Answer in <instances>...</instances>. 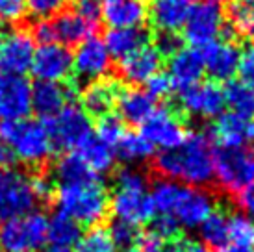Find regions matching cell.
Masks as SVG:
<instances>
[{
  "label": "cell",
  "mask_w": 254,
  "mask_h": 252,
  "mask_svg": "<svg viewBox=\"0 0 254 252\" xmlns=\"http://www.w3.org/2000/svg\"><path fill=\"white\" fill-rule=\"evenodd\" d=\"M210 2H217V4H219V2H223V0H210Z\"/></svg>",
  "instance_id": "obj_54"
},
{
  "label": "cell",
  "mask_w": 254,
  "mask_h": 252,
  "mask_svg": "<svg viewBox=\"0 0 254 252\" xmlns=\"http://www.w3.org/2000/svg\"><path fill=\"white\" fill-rule=\"evenodd\" d=\"M30 70L37 82L62 84L72 74V54L60 43H43L39 49H36Z\"/></svg>",
  "instance_id": "obj_16"
},
{
  "label": "cell",
  "mask_w": 254,
  "mask_h": 252,
  "mask_svg": "<svg viewBox=\"0 0 254 252\" xmlns=\"http://www.w3.org/2000/svg\"><path fill=\"white\" fill-rule=\"evenodd\" d=\"M240 2H254V0H240Z\"/></svg>",
  "instance_id": "obj_53"
},
{
  "label": "cell",
  "mask_w": 254,
  "mask_h": 252,
  "mask_svg": "<svg viewBox=\"0 0 254 252\" xmlns=\"http://www.w3.org/2000/svg\"><path fill=\"white\" fill-rule=\"evenodd\" d=\"M135 247L141 252H163L167 247V241L162 236H158L154 230H148L143 236H139Z\"/></svg>",
  "instance_id": "obj_43"
},
{
  "label": "cell",
  "mask_w": 254,
  "mask_h": 252,
  "mask_svg": "<svg viewBox=\"0 0 254 252\" xmlns=\"http://www.w3.org/2000/svg\"><path fill=\"white\" fill-rule=\"evenodd\" d=\"M147 91L152 95V97L158 100V98H163L167 97L171 91H173V85H171L169 78L165 76V72H160V74H156L154 78H150L147 84Z\"/></svg>",
  "instance_id": "obj_44"
},
{
  "label": "cell",
  "mask_w": 254,
  "mask_h": 252,
  "mask_svg": "<svg viewBox=\"0 0 254 252\" xmlns=\"http://www.w3.org/2000/svg\"><path fill=\"white\" fill-rule=\"evenodd\" d=\"M204 72H210L213 80H230L238 72L241 50L232 41L217 39L200 50Z\"/></svg>",
  "instance_id": "obj_21"
},
{
  "label": "cell",
  "mask_w": 254,
  "mask_h": 252,
  "mask_svg": "<svg viewBox=\"0 0 254 252\" xmlns=\"http://www.w3.org/2000/svg\"><path fill=\"white\" fill-rule=\"evenodd\" d=\"M99 9L110 28H143L148 19L147 0H100Z\"/></svg>",
  "instance_id": "obj_19"
},
{
  "label": "cell",
  "mask_w": 254,
  "mask_h": 252,
  "mask_svg": "<svg viewBox=\"0 0 254 252\" xmlns=\"http://www.w3.org/2000/svg\"><path fill=\"white\" fill-rule=\"evenodd\" d=\"M104 43L110 56L121 62L123 58L147 45V32L143 28H110Z\"/></svg>",
  "instance_id": "obj_28"
},
{
  "label": "cell",
  "mask_w": 254,
  "mask_h": 252,
  "mask_svg": "<svg viewBox=\"0 0 254 252\" xmlns=\"http://www.w3.org/2000/svg\"><path fill=\"white\" fill-rule=\"evenodd\" d=\"M230 22L232 28L245 37L247 41L254 43V2H238L230 7Z\"/></svg>",
  "instance_id": "obj_34"
},
{
  "label": "cell",
  "mask_w": 254,
  "mask_h": 252,
  "mask_svg": "<svg viewBox=\"0 0 254 252\" xmlns=\"http://www.w3.org/2000/svg\"><path fill=\"white\" fill-rule=\"evenodd\" d=\"M69 0H26V11L39 21H49L65 11Z\"/></svg>",
  "instance_id": "obj_38"
},
{
  "label": "cell",
  "mask_w": 254,
  "mask_h": 252,
  "mask_svg": "<svg viewBox=\"0 0 254 252\" xmlns=\"http://www.w3.org/2000/svg\"><path fill=\"white\" fill-rule=\"evenodd\" d=\"M97 24L89 22L82 15L72 11H62L49 21H39L34 28V37L41 43H60V45H78L93 34Z\"/></svg>",
  "instance_id": "obj_11"
},
{
  "label": "cell",
  "mask_w": 254,
  "mask_h": 252,
  "mask_svg": "<svg viewBox=\"0 0 254 252\" xmlns=\"http://www.w3.org/2000/svg\"><path fill=\"white\" fill-rule=\"evenodd\" d=\"M238 74L243 84L254 89V43H249L240 54V65H238Z\"/></svg>",
  "instance_id": "obj_41"
},
{
  "label": "cell",
  "mask_w": 254,
  "mask_h": 252,
  "mask_svg": "<svg viewBox=\"0 0 254 252\" xmlns=\"http://www.w3.org/2000/svg\"><path fill=\"white\" fill-rule=\"evenodd\" d=\"M26 13V0H0V22L17 24Z\"/></svg>",
  "instance_id": "obj_40"
},
{
  "label": "cell",
  "mask_w": 254,
  "mask_h": 252,
  "mask_svg": "<svg viewBox=\"0 0 254 252\" xmlns=\"http://www.w3.org/2000/svg\"><path fill=\"white\" fill-rule=\"evenodd\" d=\"M108 234H110L112 241L115 243V247H121L123 251L134 247L135 243H137V239H139L137 226H134V224H130V223H125V221H119V219L113 221Z\"/></svg>",
  "instance_id": "obj_37"
},
{
  "label": "cell",
  "mask_w": 254,
  "mask_h": 252,
  "mask_svg": "<svg viewBox=\"0 0 254 252\" xmlns=\"http://www.w3.org/2000/svg\"><path fill=\"white\" fill-rule=\"evenodd\" d=\"M213 178L228 195H238L254 180V147H221L213 152Z\"/></svg>",
  "instance_id": "obj_7"
},
{
  "label": "cell",
  "mask_w": 254,
  "mask_h": 252,
  "mask_svg": "<svg viewBox=\"0 0 254 252\" xmlns=\"http://www.w3.org/2000/svg\"><path fill=\"white\" fill-rule=\"evenodd\" d=\"M69 97H71V91L64 84L37 82L36 85H32V110L37 115L50 119L64 106H67Z\"/></svg>",
  "instance_id": "obj_26"
},
{
  "label": "cell",
  "mask_w": 254,
  "mask_h": 252,
  "mask_svg": "<svg viewBox=\"0 0 254 252\" xmlns=\"http://www.w3.org/2000/svg\"><path fill=\"white\" fill-rule=\"evenodd\" d=\"M47 130L54 148L71 150L76 148L91 133V117L82 106L67 104L47 123Z\"/></svg>",
  "instance_id": "obj_10"
},
{
  "label": "cell",
  "mask_w": 254,
  "mask_h": 252,
  "mask_svg": "<svg viewBox=\"0 0 254 252\" xmlns=\"http://www.w3.org/2000/svg\"><path fill=\"white\" fill-rule=\"evenodd\" d=\"M9 160H11V156H9V150H7L6 143L2 141V137H0V167H7Z\"/></svg>",
  "instance_id": "obj_50"
},
{
  "label": "cell",
  "mask_w": 254,
  "mask_h": 252,
  "mask_svg": "<svg viewBox=\"0 0 254 252\" xmlns=\"http://www.w3.org/2000/svg\"><path fill=\"white\" fill-rule=\"evenodd\" d=\"M36 54V37L22 28H13L0 37V69L9 74L30 70Z\"/></svg>",
  "instance_id": "obj_15"
},
{
  "label": "cell",
  "mask_w": 254,
  "mask_h": 252,
  "mask_svg": "<svg viewBox=\"0 0 254 252\" xmlns=\"http://www.w3.org/2000/svg\"><path fill=\"white\" fill-rule=\"evenodd\" d=\"M112 60L113 58L108 52L104 39L89 35L76 45V50L72 54V72L87 84L97 82L110 72Z\"/></svg>",
  "instance_id": "obj_14"
},
{
  "label": "cell",
  "mask_w": 254,
  "mask_h": 252,
  "mask_svg": "<svg viewBox=\"0 0 254 252\" xmlns=\"http://www.w3.org/2000/svg\"><path fill=\"white\" fill-rule=\"evenodd\" d=\"M228 243L254 247V219L245 213L228 215Z\"/></svg>",
  "instance_id": "obj_35"
},
{
  "label": "cell",
  "mask_w": 254,
  "mask_h": 252,
  "mask_svg": "<svg viewBox=\"0 0 254 252\" xmlns=\"http://www.w3.org/2000/svg\"><path fill=\"white\" fill-rule=\"evenodd\" d=\"M195 6V0H150L148 17L160 32H175L184 28V22Z\"/></svg>",
  "instance_id": "obj_24"
},
{
  "label": "cell",
  "mask_w": 254,
  "mask_h": 252,
  "mask_svg": "<svg viewBox=\"0 0 254 252\" xmlns=\"http://www.w3.org/2000/svg\"><path fill=\"white\" fill-rule=\"evenodd\" d=\"M141 135L152 148L169 150L177 147L186 137V126L180 115L167 108H156L154 113L141 125Z\"/></svg>",
  "instance_id": "obj_17"
},
{
  "label": "cell",
  "mask_w": 254,
  "mask_h": 252,
  "mask_svg": "<svg viewBox=\"0 0 254 252\" xmlns=\"http://www.w3.org/2000/svg\"><path fill=\"white\" fill-rule=\"evenodd\" d=\"M123 252H141V251H139V249H137V247H130V249H125V251H123Z\"/></svg>",
  "instance_id": "obj_52"
},
{
  "label": "cell",
  "mask_w": 254,
  "mask_h": 252,
  "mask_svg": "<svg viewBox=\"0 0 254 252\" xmlns=\"http://www.w3.org/2000/svg\"><path fill=\"white\" fill-rule=\"evenodd\" d=\"M76 156L95 175H106L115 167V147L102 141L97 133H89L76 147Z\"/></svg>",
  "instance_id": "obj_25"
},
{
  "label": "cell",
  "mask_w": 254,
  "mask_h": 252,
  "mask_svg": "<svg viewBox=\"0 0 254 252\" xmlns=\"http://www.w3.org/2000/svg\"><path fill=\"white\" fill-rule=\"evenodd\" d=\"M204 74V63H202V54L200 50L193 49H178L175 54L169 56L167 62V74L173 89L182 91L190 85L197 84L202 80Z\"/></svg>",
  "instance_id": "obj_20"
},
{
  "label": "cell",
  "mask_w": 254,
  "mask_h": 252,
  "mask_svg": "<svg viewBox=\"0 0 254 252\" xmlns=\"http://www.w3.org/2000/svg\"><path fill=\"white\" fill-rule=\"evenodd\" d=\"M217 252H254V247L236 245V243H225L223 247H219Z\"/></svg>",
  "instance_id": "obj_49"
},
{
  "label": "cell",
  "mask_w": 254,
  "mask_h": 252,
  "mask_svg": "<svg viewBox=\"0 0 254 252\" xmlns=\"http://www.w3.org/2000/svg\"><path fill=\"white\" fill-rule=\"evenodd\" d=\"M198 232L206 247H223L228 243V215L223 211H213L198 226Z\"/></svg>",
  "instance_id": "obj_33"
},
{
  "label": "cell",
  "mask_w": 254,
  "mask_h": 252,
  "mask_svg": "<svg viewBox=\"0 0 254 252\" xmlns=\"http://www.w3.org/2000/svg\"><path fill=\"white\" fill-rule=\"evenodd\" d=\"M225 89V104L230 108V112L243 115V117H251L254 119V89L243 84L241 80L238 82H230V84L223 87Z\"/></svg>",
  "instance_id": "obj_32"
},
{
  "label": "cell",
  "mask_w": 254,
  "mask_h": 252,
  "mask_svg": "<svg viewBox=\"0 0 254 252\" xmlns=\"http://www.w3.org/2000/svg\"><path fill=\"white\" fill-rule=\"evenodd\" d=\"M162 63L163 56L156 50L154 45H143L141 49L121 60L119 72L125 82L137 87V85H145L150 78L160 74Z\"/></svg>",
  "instance_id": "obj_18"
},
{
  "label": "cell",
  "mask_w": 254,
  "mask_h": 252,
  "mask_svg": "<svg viewBox=\"0 0 254 252\" xmlns=\"http://www.w3.org/2000/svg\"><path fill=\"white\" fill-rule=\"evenodd\" d=\"M156 100L147 89L143 87H128L125 91H119L115 108L119 113V119L130 125H143L145 121L154 113Z\"/></svg>",
  "instance_id": "obj_23"
},
{
  "label": "cell",
  "mask_w": 254,
  "mask_h": 252,
  "mask_svg": "<svg viewBox=\"0 0 254 252\" xmlns=\"http://www.w3.org/2000/svg\"><path fill=\"white\" fill-rule=\"evenodd\" d=\"M74 11L78 15H82L84 19H87L89 22H93V24H97L100 19V9L97 0H78Z\"/></svg>",
  "instance_id": "obj_46"
},
{
  "label": "cell",
  "mask_w": 254,
  "mask_h": 252,
  "mask_svg": "<svg viewBox=\"0 0 254 252\" xmlns=\"http://www.w3.org/2000/svg\"><path fill=\"white\" fill-rule=\"evenodd\" d=\"M154 152L152 145L148 143L141 133L125 132V135L115 145V154L127 163H141L148 160Z\"/></svg>",
  "instance_id": "obj_30"
},
{
  "label": "cell",
  "mask_w": 254,
  "mask_h": 252,
  "mask_svg": "<svg viewBox=\"0 0 254 252\" xmlns=\"http://www.w3.org/2000/svg\"><path fill=\"white\" fill-rule=\"evenodd\" d=\"M32 188H34V193H36L37 200H45V198H49L50 193H52L50 178H47L45 175L34 176V178H32Z\"/></svg>",
  "instance_id": "obj_47"
},
{
  "label": "cell",
  "mask_w": 254,
  "mask_h": 252,
  "mask_svg": "<svg viewBox=\"0 0 254 252\" xmlns=\"http://www.w3.org/2000/svg\"><path fill=\"white\" fill-rule=\"evenodd\" d=\"M213 152L206 133H186L180 145L156 156L154 169L165 180L202 188L213 180Z\"/></svg>",
  "instance_id": "obj_1"
},
{
  "label": "cell",
  "mask_w": 254,
  "mask_h": 252,
  "mask_svg": "<svg viewBox=\"0 0 254 252\" xmlns=\"http://www.w3.org/2000/svg\"><path fill=\"white\" fill-rule=\"evenodd\" d=\"M37 196L32 178L21 171L0 167V221L28 213L36 208Z\"/></svg>",
  "instance_id": "obj_8"
},
{
  "label": "cell",
  "mask_w": 254,
  "mask_h": 252,
  "mask_svg": "<svg viewBox=\"0 0 254 252\" xmlns=\"http://www.w3.org/2000/svg\"><path fill=\"white\" fill-rule=\"evenodd\" d=\"M180 108L190 117L215 119L225 112V89L217 82H197L180 91Z\"/></svg>",
  "instance_id": "obj_12"
},
{
  "label": "cell",
  "mask_w": 254,
  "mask_h": 252,
  "mask_svg": "<svg viewBox=\"0 0 254 252\" xmlns=\"http://www.w3.org/2000/svg\"><path fill=\"white\" fill-rule=\"evenodd\" d=\"M58 213L78 224L97 226L110 210V196L100 180L82 184H60L56 189Z\"/></svg>",
  "instance_id": "obj_4"
},
{
  "label": "cell",
  "mask_w": 254,
  "mask_h": 252,
  "mask_svg": "<svg viewBox=\"0 0 254 252\" xmlns=\"http://www.w3.org/2000/svg\"><path fill=\"white\" fill-rule=\"evenodd\" d=\"M117 95H119V87L113 82H108L104 78L97 82H89L82 91V108L87 115L104 117L115 106Z\"/></svg>",
  "instance_id": "obj_27"
},
{
  "label": "cell",
  "mask_w": 254,
  "mask_h": 252,
  "mask_svg": "<svg viewBox=\"0 0 254 252\" xmlns=\"http://www.w3.org/2000/svg\"><path fill=\"white\" fill-rule=\"evenodd\" d=\"M125 126H123V121L119 117H112V115H104L100 117L99 126H97V135H99L102 141L110 143L112 147H115L119 139L125 135Z\"/></svg>",
  "instance_id": "obj_39"
},
{
  "label": "cell",
  "mask_w": 254,
  "mask_h": 252,
  "mask_svg": "<svg viewBox=\"0 0 254 252\" xmlns=\"http://www.w3.org/2000/svg\"><path fill=\"white\" fill-rule=\"evenodd\" d=\"M236 202H238V206H240L241 213H245L247 217L254 219V180L249 184L243 191L238 193Z\"/></svg>",
  "instance_id": "obj_45"
},
{
  "label": "cell",
  "mask_w": 254,
  "mask_h": 252,
  "mask_svg": "<svg viewBox=\"0 0 254 252\" xmlns=\"http://www.w3.org/2000/svg\"><path fill=\"white\" fill-rule=\"evenodd\" d=\"M76 252H117V247L112 241L108 230L91 228L76 243Z\"/></svg>",
  "instance_id": "obj_36"
},
{
  "label": "cell",
  "mask_w": 254,
  "mask_h": 252,
  "mask_svg": "<svg viewBox=\"0 0 254 252\" xmlns=\"http://www.w3.org/2000/svg\"><path fill=\"white\" fill-rule=\"evenodd\" d=\"M110 210L115 219L134 226H141L154 219L150 189L141 171L127 167L117 173L110 196Z\"/></svg>",
  "instance_id": "obj_3"
},
{
  "label": "cell",
  "mask_w": 254,
  "mask_h": 252,
  "mask_svg": "<svg viewBox=\"0 0 254 252\" xmlns=\"http://www.w3.org/2000/svg\"><path fill=\"white\" fill-rule=\"evenodd\" d=\"M156 50L162 54V56L169 58L171 54H175L178 49H182V43L175 32H160L156 37Z\"/></svg>",
  "instance_id": "obj_42"
},
{
  "label": "cell",
  "mask_w": 254,
  "mask_h": 252,
  "mask_svg": "<svg viewBox=\"0 0 254 252\" xmlns=\"http://www.w3.org/2000/svg\"><path fill=\"white\" fill-rule=\"evenodd\" d=\"M47 252H74L72 249H60V247H52V249H49Z\"/></svg>",
  "instance_id": "obj_51"
},
{
  "label": "cell",
  "mask_w": 254,
  "mask_h": 252,
  "mask_svg": "<svg viewBox=\"0 0 254 252\" xmlns=\"http://www.w3.org/2000/svg\"><path fill=\"white\" fill-rule=\"evenodd\" d=\"M54 178L60 184H82L99 180V175H95L76 154H65L54 165Z\"/></svg>",
  "instance_id": "obj_29"
},
{
  "label": "cell",
  "mask_w": 254,
  "mask_h": 252,
  "mask_svg": "<svg viewBox=\"0 0 254 252\" xmlns=\"http://www.w3.org/2000/svg\"><path fill=\"white\" fill-rule=\"evenodd\" d=\"M213 137L221 147H251L254 145V119L223 112L215 117Z\"/></svg>",
  "instance_id": "obj_22"
},
{
  "label": "cell",
  "mask_w": 254,
  "mask_h": 252,
  "mask_svg": "<svg viewBox=\"0 0 254 252\" xmlns=\"http://www.w3.org/2000/svg\"><path fill=\"white\" fill-rule=\"evenodd\" d=\"M49 243V219L28 211L0 224V252H41Z\"/></svg>",
  "instance_id": "obj_6"
},
{
  "label": "cell",
  "mask_w": 254,
  "mask_h": 252,
  "mask_svg": "<svg viewBox=\"0 0 254 252\" xmlns=\"http://www.w3.org/2000/svg\"><path fill=\"white\" fill-rule=\"evenodd\" d=\"M32 112V84L24 74L0 72V121L26 119Z\"/></svg>",
  "instance_id": "obj_13"
},
{
  "label": "cell",
  "mask_w": 254,
  "mask_h": 252,
  "mask_svg": "<svg viewBox=\"0 0 254 252\" xmlns=\"http://www.w3.org/2000/svg\"><path fill=\"white\" fill-rule=\"evenodd\" d=\"M150 198L154 215L169 217L180 230H198V226L215 211V198L206 189L165 178L152 184Z\"/></svg>",
  "instance_id": "obj_2"
},
{
  "label": "cell",
  "mask_w": 254,
  "mask_h": 252,
  "mask_svg": "<svg viewBox=\"0 0 254 252\" xmlns=\"http://www.w3.org/2000/svg\"><path fill=\"white\" fill-rule=\"evenodd\" d=\"M182 30L186 41L193 49H204L210 43L221 39L225 30V13L217 2H195Z\"/></svg>",
  "instance_id": "obj_9"
},
{
  "label": "cell",
  "mask_w": 254,
  "mask_h": 252,
  "mask_svg": "<svg viewBox=\"0 0 254 252\" xmlns=\"http://www.w3.org/2000/svg\"><path fill=\"white\" fill-rule=\"evenodd\" d=\"M171 252H210V249L204 243H197V241H182L171 249Z\"/></svg>",
  "instance_id": "obj_48"
},
{
  "label": "cell",
  "mask_w": 254,
  "mask_h": 252,
  "mask_svg": "<svg viewBox=\"0 0 254 252\" xmlns=\"http://www.w3.org/2000/svg\"><path fill=\"white\" fill-rule=\"evenodd\" d=\"M80 238H82L80 226L69 217L56 213L52 219H49V243H52V247L71 249L80 241Z\"/></svg>",
  "instance_id": "obj_31"
},
{
  "label": "cell",
  "mask_w": 254,
  "mask_h": 252,
  "mask_svg": "<svg viewBox=\"0 0 254 252\" xmlns=\"http://www.w3.org/2000/svg\"><path fill=\"white\" fill-rule=\"evenodd\" d=\"M0 137L6 143L9 156L26 165L47 163L54 152L47 125L37 119L26 117L13 123H4L0 128Z\"/></svg>",
  "instance_id": "obj_5"
}]
</instances>
